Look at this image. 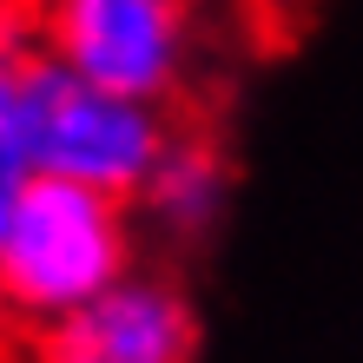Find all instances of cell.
<instances>
[{"label": "cell", "instance_id": "cell-1", "mask_svg": "<svg viewBox=\"0 0 363 363\" xmlns=\"http://www.w3.org/2000/svg\"><path fill=\"white\" fill-rule=\"evenodd\" d=\"M179 133L165 125L159 99L113 93L99 79L73 73L67 60L47 47H13L7 79H0V152H7V179L20 172H60L86 179L99 191H145L159 172L165 145Z\"/></svg>", "mask_w": 363, "mask_h": 363}, {"label": "cell", "instance_id": "cell-2", "mask_svg": "<svg viewBox=\"0 0 363 363\" xmlns=\"http://www.w3.org/2000/svg\"><path fill=\"white\" fill-rule=\"evenodd\" d=\"M133 264V225L125 199L86 179L20 172L0 199V284L20 324H53L79 311Z\"/></svg>", "mask_w": 363, "mask_h": 363}, {"label": "cell", "instance_id": "cell-3", "mask_svg": "<svg viewBox=\"0 0 363 363\" xmlns=\"http://www.w3.org/2000/svg\"><path fill=\"white\" fill-rule=\"evenodd\" d=\"M33 47L133 99H172L191 73V0H33Z\"/></svg>", "mask_w": 363, "mask_h": 363}, {"label": "cell", "instance_id": "cell-4", "mask_svg": "<svg viewBox=\"0 0 363 363\" xmlns=\"http://www.w3.org/2000/svg\"><path fill=\"white\" fill-rule=\"evenodd\" d=\"M199 317L172 277L125 271L79 311L33 330V363H191Z\"/></svg>", "mask_w": 363, "mask_h": 363}, {"label": "cell", "instance_id": "cell-5", "mask_svg": "<svg viewBox=\"0 0 363 363\" xmlns=\"http://www.w3.org/2000/svg\"><path fill=\"white\" fill-rule=\"evenodd\" d=\"M218 191H225V165L218 152H211L205 139H191L179 133L172 145H165V159H159V172L145 179V211H152V225L165 231H179V238H191L211 211H218Z\"/></svg>", "mask_w": 363, "mask_h": 363}]
</instances>
